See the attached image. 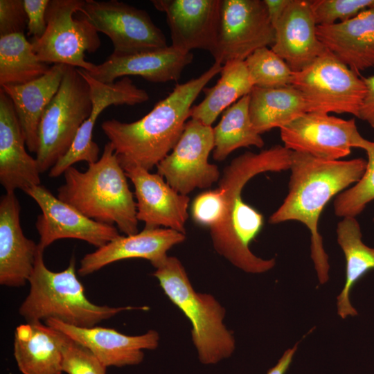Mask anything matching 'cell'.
Instances as JSON below:
<instances>
[{"label":"cell","instance_id":"83f0119b","mask_svg":"<svg viewBox=\"0 0 374 374\" xmlns=\"http://www.w3.org/2000/svg\"><path fill=\"white\" fill-rule=\"evenodd\" d=\"M336 233L346 259V280L337 298V313L341 319H346L357 315L350 303V294L359 280L374 269V248L363 242L360 225L356 217H342L337 224Z\"/></svg>","mask_w":374,"mask_h":374},{"label":"cell","instance_id":"f546056e","mask_svg":"<svg viewBox=\"0 0 374 374\" xmlns=\"http://www.w3.org/2000/svg\"><path fill=\"white\" fill-rule=\"evenodd\" d=\"M249 94L243 96L225 109L220 121L213 128L214 149L213 157L222 161L234 150L256 146L261 148L265 142L254 129L249 112Z\"/></svg>","mask_w":374,"mask_h":374},{"label":"cell","instance_id":"52a82bcc","mask_svg":"<svg viewBox=\"0 0 374 374\" xmlns=\"http://www.w3.org/2000/svg\"><path fill=\"white\" fill-rule=\"evenodd\" d=\"M91 110L87 81L78 68L67 65L60 86L39 124L35 159L41 173L51 170L67 153Z\"/></svg>","mask_w":374,"mask_h":374},{"label":"cell","instance_id":"e575fe53","mask_svg":"<svg viewBox=\"0 0 374 374\" xmlns=\"http://www.w3.org/2000/svg\"><path fill=\"white\" fill-rule=\"evenodd\" d=\"M61 333L62 371L67 374H106V366L85 346Z\"/></svg>","mask_w":374,"mask_h":374},{"label":"cell","instance_id":"5bb4252c","mask_svg":"<svg viewBox=\"0 0 374 374\" xmlns=\"http://www.w3.org/2000/svg\"><path fill=\"white\" fill-rule=\"evenodd\" d=\"M25 193L35 201L42 211L35 227L39 235L38 246L43 250L63 238L81 240L98 249L120 236L115 226L87 217L44 186H33Z\"/></svg>","mask_w":374,"mask_h":374},{"label":"cell","instance_id":"d6986e66","mask_svg":"<svg viewBox=\"0 0 374 374\" xmlns=\"http://www.w3.org/2000/svg\"><path fill=\"white\" fill-rule=\"evenodd\" d=\"M317 26L308 0H290L274 25L271 48L293 72L304 69L327 50L317 37Z\"/></svg>","mask_w":374,"mask_h":374},{"label":"cell","instance_id":"74e56055","mask_svg":"<svg viewBox=\"0 0 374 374\" xmlns=\"http://www.w3.org/2000/svg\"><path fill=\"white\" fill-rule=\"evenodd\" d=\"M50 0H24L28 18V35L41 37L46 28V12Z\"/></svg>","mask_w":374,"mask_h":374},{"label":"cell","instance_id":"1f68e13d","mask_svg":"<svg viewBox=\"0 0 374 374\" xmlns=\"http://www.w3.org/2000/svg\"><path fill=\"white\" fill-rule=\"evenodd\" d=\"M359 148L366 152V168L362 178L353 186L337 195L334 211L340 217H356L374 200V140L364 139Z\"/></svg>","mask_w":374,"mask_h":374},{"label":"cell","instance_id":"b9f144b4","mask_svg":"<svg viewBox=\"0 0 374 374\" xmlns=\"http://www.w3.org/2000/svg\"><path fill=\"white\" fill-rule=\"evenodd\" d=\"M373 220H374V219H373Z\"/></svg>","mask_w":374,"mask_h":374},{"label":"cell","instance_id":"ab89813d","mask_svg":"<svg viewBox=\"0 0 374 374\" xmlns=\"http://www.w3.org/2000/svg\"><path fill=\"white\" fill-rule=\"evenodd\" d=\"M297 346L298 343L292 348L286 350L276 364L271 368L267 374H285L292 362Z\"/></svg>","mask_w":374,"mask_h":374},{"label":"cell","instance_id":"7402d4cb","mask_svg":"<svg viewBox=\"0 0 374 374\" xmlns=\"http://www.w3.org/2000/svg\"><path fill=\"white\" fill-rule=\"evenodd\" d=\"M186 239V234L167 228H144L134 235H120L81 260L78 273L89 275L112 262L130 259L148 260L153 267L161 262L168 251Z\"/></svg>","mask_w":374,"mask_h":374},{"label":"cell","instance_id":"277c9868","mask_svg":"<svg viewBox=\"0 0 374 374\" xmlns=\"http://www.w3.org/2000/svg\"><path fill=\"white\" fill-rule=\"evenodd\" d=\"M57 197L87 217L116 224L125 235L138 233L136 205L127 176L112 143L107 142L99 159L82 172L73 166L64 172Z\"/></svg>","mask_w":374,"mask_h":374},{"label":"cell","instance_id":"9a60e30c","mask_svg":"<svg viewBox=\"0 0 374 374\" xmlns=\"http://www.w3.org/2000/svg\"><path fill=\"white\" fill-rule=\"evenodd\" d=\"M121 166L134 187L138 221L143 222L145 228L163 226L186 234L188 195L177 193L158 173L134 164Z\"/></svg>","mask_w":374,"mask_h":374},{"label":"cell","instance_id":"5b68a950","mask_svg":"<svg viewBox=\"0 0 374 374\" xmlns=\"http://www.w3.org/2000/svg\"><path fill=\"white\" fill-rule=\"evenodd\" d=\"M43 253L44 250L39 247L28 280L29 292L19 308V314L26 322L55 319L75 327L90 328L125 310L147 309L109 307L91 303L77 277L75 259L73 257L65 269L55 272L45 265Z\"/></svg>","mask_w":374,"mask_h":374},{"label":"cell","instance_id":"f35d334b","mask_svg":"<svg viewBox=\"0 0 374 374\" xmlns=\"http://www.w3.org/2000/svg\"><path fill=\"white\" fill-rule=\"evenodd\" d=\"M366 93L359 109L358 118L367 122L374 128V74L363 78Z\"/></svg>","mask_w":374,"mask_h":374},{"label":"cell","instance_id":"ffe728a7","mask_svg":"<svg viewBox=\"0 0 374 374\" xmlns=\"http://www.w3.org/2000/svg\"><path fill=\"white\" fill-rule=\"evenodd\" d=\"M21 207L15 193H6L0 200V284L24 286L32 274L38 244L27 238L20 222Z\"/></svg>","mask_w":374,"mask_h":374},{"label":"cell","instance_id":"44dd1931","mask_svg":"<svg viewBox=\"0 0 374 374\" xmlns=\"http://www.w3.org/2000/svg\"><path fill=\"white\" fill-rule=\"evenodd\" d=\"M26 141L10 98L0 89V183L6 193H24L41 185L36 159L26 150Z\"/></svg>","mask_w":374,"mask_h":374},{"label":"cell","instance_id":"836d02e7","mask_svg":"<svg viewBox=\"0 0 374 374\" xmlns=\"http://www.w3.org/2000/svg\"><path fill=\"white\" fill-rule=\"evenodd\" d=\"M310 5L317 25H330L346 21L374 7V0H313Z\"/></svg>","mask_w":374,"mask_h":374},{"label":"cell","instance_id":"9c48e42d","mask_svg":"<svg viewBox=\"0 0 374 374\" xmlns=\"http://www.w3.org/2000/svg\"><path fill=\"white\" fill-rule=\"evenodd\" d=\"M291 84L302 93L308 112L346 113L357 117L366 93L360 74L328 49L304 69L293 72Z\"/></svg>","mask_w":374,"mask_h":374},{"label":"cell","instance_id":"3957f363","mask_svg":"<svg viewBox=\"0 0 374 374\" xmlns=\"http://www.w3.org/2000/svg\"><path fill=\"white\" fill-rule=\"evenodd\" d=\"M215 62L196 78L177 84L143 118L132 123L104 121L101 128L112 143L121 165L134 164L150 171L172 151L179 139L192 105L205 86L220 73Z\"/></svg>","mask_w":374,"mask_h":374},{"label":"cell","instance_id":"2e32d148","mask_svg":"<svg viewBox=\"0 0 374 374\" xmlns=\"http://www.w3.org/2000/svg\"><path fill=\"white\" fill-rule=\"evenodd\" d=\"M154 8L166 16L171 46L191 52L217 46L222 0H153Z\"/></svg>","mask_w":374,"mask_h":374},{"label":"cell","instance_id":"7c38bea8","mask_svg":"<svg viewBox=\"0 0 374 374\" xmlns=\"http://www.w3.org/2000/svg\"><path fill=\"white\" fill-rule=\"evenodd\" d=\"M275 30L263 0H222L215 62L244 61L256 50L272 46Z\"/></svg>","mask_w":374,"mask_h":374},{"label":"cell","instance_id":"6da1fadb","mask_svg":"<svg viewBox=\"0 0 374 374\" xmlns=\"http://www.w3.org/2000/svg\"><path fill=\"white\" fill-rule=\"evenodd\" d=\"M292 151L276 145L258 153L246 152L225 167L218 188L224 196L226 211L221 222L210 229L215 250L238 269L251 274L271 269L274 258L256 256L249 244L261 231L264 218L256 208L244 202L242 191L256 175L265 172L290 170Z\"/></svg>","mask_w":374,"mask_h":374},{"label":"cell","instance_id":"e0dca14e","mask_svg":"<svg viewBox=\"0 0 374 374\" xmlns=\"http://www.w3.org/2000/svg\"><path fill=\"white\" fill-rule=\"evenodd\" d=\"M90 88L92 110L89 118L80 126L67 153L56 163L57 171L64 172L79 161L88 164L99 159L100 148L93 139L95 123L103 111L110 105L141 104L149 100L148 92L138 88L129 77L112 83L101 82L92 78L87 71L79 69Z\"/></svg>","mask_w":374,"mask_h":374},{"label":"cell","instance_id":"7a4b0ae2","mask_svg":"<svg viewBox=\"0 0 374 374\" xmlns=\"http://www.w3.org/2000/svg\"><path fill=\"white\" fill-rule=\"evenodd\" d=\"M366 163L362 158L326 161L292 151L288 193L269 222L294 220L306 226L310 232L311 257L321 284L328 280L330 265L318 230L319 217L332 197L362 178Z\"/></svg>","mask_w":374,"mask_h":374},{"label":"cell","instance_id":"d590c367","mask_svg":"<svg viewBox=\"0 0 374 374\" xmlns=\"http://www.w3.org/2000/svg\"><path fill=\"white\" fill-rule=\"evenodd\" d=\"M226 211V204L222 191L217 188L206 190L194 199L191 206L193 221L209 229L219 224Z\"/></svg>","mask_w":374,"mask_h":374},{"label":"cell","instance_id":"60d3db41","mask_svg":"<svg viewBox=\"0 0 374 374\" xmlns=\"http://www.w3.org/2000/svg\"><path fill=\"white\" fill-rule=\"evenodd\" d=\"M266 6L269 19L274 26L290 0H263Z\"/></svg>","mask_w":374,"mask_h":374},{"label":"cell","instance_id":"d6a6232c","mask_svg":"<svg viewBox=\"0 0 374 374\" xmlns=\"http://www.w3.org/2000/svg\"><path fill=\"white\" fill-rule=\"evenodd\" d=\"M254 87L278 88L291 84L293 71L271 48L256 50L244 60Z\"/></svg>","mask_w":374,"mask_h":374},{"label":"cell","instance_id":"ac0fdd59","mask_svg":"<svg viewBox=\"0 0 374 374\" xmlns=\"http://www.w3.org/2000/svg\"><path fill=\"white\" fill-rule=\"evenodd\" d=\"M45 323L87 348L106 367L139 364L144 357L143 350L157 348L159 341V332L154 330L130 336L112 328H79L55 319Z\"/></svg>","mask_w":374,"mask_h":374},{"label":"cell","instance_id":"4dcf8cb0","mask_svg":"<svg viewBox=\"0 0 374 374\" xmlns=\"http://www.w3.org/2000/svg\"><path fill=\"white\" fill-rule=\"evenodd\" d=\"M51 66L39 60L24 33L0 36V85L23 84L44 75Z\"/></svg>","mask_w":374,"mask_h":374},{"label":"cell","instance_id":"4316f807","mask_svg":"<svg viewBox=\"0 0 374 374\" xmlns=\"http://www.w3.org/2000/svg\"><path fill=\"white\" fill-rule=\"evenodd\" d=\"M249 112L254 129L261 134L279 129L304 114L308 107L302 93L293 85L278 88L253 87Z\"/></svg>","mask_w":374,"mask_h":374},{"label":"cell","instance_id":"cb8c5ba5","mask_svg":"<svg viewBox=\"0 0 374 374\" xmlns=\"http://www.w3.org/2000/svg\"><path fill=\"white\" fill-rule=\"evenodd\" d=\"M319 41L354 71L374 66V7L344 22L317 25Z\"/></svg>","mask_w":374,"mask_h":374},{"label":"cell","instance_id":"8d00e7d4","mask_svg":"<svg viewBox=\"0 0 374 374\" xmlns=\"http://www.w3.org/2000/svg\"><path fill=\"white\" fill-rule=\"evenodd\" d=\"M27 24L24 0H0V36L24 33Z\"/></svg>","mask_w":374,"mask_h":374},{"label":"cell","instance_id":"8fae6325","mask_svg":"<svg viewBox=\"0 0 374 374\" xmlns=\"http://www.w3.org/2000/svg\"><path fill=\"white\" fill-rule=\"evenodd\" d=\"M213 149V127L190 118L170 153L157 166V173L184 195L209 188L220 179L217 166L208 162Z\"/></svg>","mask_w":374,"mask_h":374},{"label":"cell","instance_id":"484cf974","mask_svg":"<svg viewBox=\"0 0 374 374\" xmlns=\"http://www.w3.org/2000/svg\"><path fill=\"white\" fill-rule=\"evenodd\" d=\"M14 357L23 374H62L61 333L40 321L18 326Z\"/></svg>","mask_w":374,"mask_h":374},{"label":"cell","instance_id":"30bf717a","mask_svg":"<svg viewBox=\"0 0 374 374\" xmlns=\"http://www.w3.org/2000/svg\"><path fill=\"white\" fill-rule=\"evenodd\" d=\"M111 39L114 55H127L168 46L166 38L144 10L116 0H86L80 12Z\"/></svg>","mask_w":374,"mask_h":374},{"label":"cell","instance_id":"f1b7e54d","mask_svg":"<svg viewBox=\"0 0 374 374\" xmlns=\"http://www.w3.org/2000/svg\"><path fill=\"white\" fill-rule=\"evenodd\" d=\"M253 87L244 61L227 62L222 67L217 83L203 89L205 98L192 107L190 118L211 126L221 113L249 95Z\"/></svg>","mask_w":374,"mask_h":374},{"label":"cell","instance_id":"8992f818","mask_svg":"<svg viewBox=\"0 0 374 374\" xmlns=\"http://www.w3.org/2000/svg\"><path fill=\"white\" fill-rule=\"evenodd\" d=\"M154 267L153 276L166 295L191 323L192 341L199 361L213 364L230 357L235 342L223 323L225 309L213 295L195 290L177 258L168 256Z\"/></svg>","mask_w":374,"mask_h":374},{"label":"cell","instance_id":"ba28073f","mask_svg":"<svg viewBox=\"0 0 374 374\" xmlns=\"http://www.w3.org/2000/svg\"><path fill=\"white\" fill-rule=\"evenodd\" d=\"M83 0H50L46 12V28L43 35L32 39L33 50L39 61L62 64L88 72L96 64L85 60V53H94L100 46L96 28L84 17L76 19Z\"/></svg>","mask_w":374,"mask_h":374},{"label":"cell","instance_id":"4fadbf2b","mask_svg":"<svg viewBox=\"0 0 374 374\" xmlns=\"http://www.w3.org/2000/svg\"><path fill=\"white\" fill-rule=\"evenodd\" d=\"M280 133L285 148L326 161L349 155L364 139L354 118L318 112L305 113L280 128Z\"/></svg>","mask_w":374,"mask_h":374},{"label":"cell","instance_id":"d4e9b609","mask_svg":"<svg viewBox=\"0 0 374 374\" xmlns=\"http://www.w3.org/2000/svg\"><path fill=\"white\" fill-rule=\"evenodd\" d=\"M66 64H54L40 78L23 84L4 85L1 89L12 102L26 148L35 153L38 149V128L42 114L57 93Z\"/></svg>","mask_w":374,"mask_h":374},{"label":"cell","instance_id":"603a6c76","mask_svg":"<svg viewBox=\"0 0 374 374\" xmlns=\"http://www.w3.org/2000/svg\"><path fill=\"white\" fill-rule=\"evenodd\" d=\"M193 60L191 52L172 46L159 50L127 55L111 54L88 73L104 83H112L120 77L141 76L152 82L177 81L184 68Z\"/></svg>","mask_w":374,"mask_h":374}]
</instances>
